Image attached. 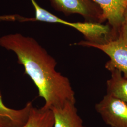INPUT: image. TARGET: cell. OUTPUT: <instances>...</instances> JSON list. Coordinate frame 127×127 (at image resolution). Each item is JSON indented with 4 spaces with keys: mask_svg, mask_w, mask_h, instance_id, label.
Listing matches in <instances>:
<instances>
[{
    "mask_svg": "<svg viewBox=\"0 0 127 127\" xmlns=\"http://www.w3.org/2000/svg\"><path fill=\"white\" fill-rule=\"evenodd\" d=\"M0 46L17 55L18 63L37 88L39 96L45 101L43 107L51 109L67 102L76 103L69 79L56 70V60L34 38L9 34L0 38Z\"/></svg>",
    "mask_w": 127,
    "mask_h": 127,
    "instance_id": "1",
    "label": "cell"
},
{
    "mask_svg": "<svg viewBox=\"0 0 127 127\" xmlns=\"http://www.w3.org/2000/svg\"><path fill=\"white\" fill-rule=\"evenodd\" d=\"M42 21L50 23H59L73 27L83 35L85 41L91 43L104 44L116 40L118 37L114 33L108 24L89 22H70L47 11Z\"/></svg>",
    "mask_w": 127,
    "mask_h": 127,
    "instance_id": "2",
    "label": "cell"
},
{
    "mask_svg": "<svg viewBox=\"0 0 127 127\" xmlns=\"http://www.w3.org/2000/svg\"><path fill=\"white\" fill-rule=\"evenodd\" d=\"M74 44L101 50L110 58L105 64V68L108 71L117 69L127 78V39L122 32H120L116 40L104 44H93L86 41H80Z\"/></svg>",
    "mask_w": 127,
    "mask_h": 127,
    "instance_id": "3",
    "label": "cell"
},
{
    "mask_svg": "<svg viewBox=\"0 0 127 127\" xmlns=\"http://www.w3.org/2000/svg\"><path fill=\"white\" fill-rule=\"evenodd\" d=\"M52 8L66 16L80 15L85 21L102 24L106 21L100 6L93 0H50Z\"/></svg>",
    "mask_w": 127,
    "mask_h": 127,
    "instance_id": "4",
    "label": "cell"
},
{
    "mask_svg": "<svg viewBox=\"0 0 127 127\" xmlns=\"http://www.w3.org/2000/svg\"><path fill=\"white\" fill-rule=\"evenodd\" d=\"M96 111L104 123L111 127H127V104L106 94L95 105Z\"/></svg>",
    "mask_w": 127,
    "mask_h": 127,
    "instance_id": "5",
    "label": "cell"
},
{
    "mask_svg": "<svg viewBox=\"0 0 127 127\" xmlns=\"http://www.w3.org/2000/svg\"><path fill=\"white\" fill-rule=\"evenodd\" d=\"M103 10L107 24L119 36L123 21V14L127 0H93Z\"/></svg>",
    "mask_w": 127,
    "mask_h": 127,
    "instance_id": "6",
    "label": "cell"
},
{
    "mask_svg": "<svg viewBox=\"0 0 127 127\" xmlns=\"http://www.w3.org/2000/svg\"><path fill=\"white\" fill-rule=\"evenodd\" d=\"M32 106L29 102L22 109L9 108L4 104L0 91V127H23Z\"/></svg>",
    "mask_w": 127,
    "mask_h": 127,
    "instance_id": "7",
    "label": "cell"
},
{
    "mask_svg": "<svg viewBox=\"0 0 127 127\" xmlns=\"http://www.w3.org/2000/svg\"><path fill=\"white\" fill-rule=\"evenodd\" d=\"M54 114V127H86L78 114L75 103L67 102L62 107L51 109Z\"/></svg>",
    "mask_w": 127,
    "mask_h": 127,
    "instance_id": "8",
    "label": "cell"
},
{
    "mask_svg": "<svg viewBox=\"0 0 127 127\" xmlns=\"http://www.w3.org/2000/svg\"><path fill=\"white\" fill-rule=\"evenodd\" d=\"M111 78L106 82V94L111 95L127 104V78L116 69L109 71Z\"/></svg>",
    "mask_w": 127,
    "mask_h": 127,
    "instance_id": "9",
    "label": "cell"
},
{
    "mask_svg": "<svg viewBox=\"0 0 127 127\" xmlns=\"http://www.w3.org/2000/svg\"><path fill=\"white\" fill-rule=\"evenodd\" d=\"M54 117L52 111L43 107L31 109L27 121L23 127H54Z\"/></svg>",
    "mask_w": 127,
    "mask_h": 127,
    "instance_id": "10",
    "label": "cell"
},
{
    "mask_svg": "<svg viewBox=\"0 0 127 127\" xmlns=\"http://www.w3.org/2000/svg\"><path fill=\"white\" fill-rule=\"evenodd\" d=\"M22 19V17L18 15H4V16H0V22L3 21H18L20 22Z\"/></svg>",
    "mask_w": 127,
    "mask_h": 127,
    "instance_id": "11",
    "label": "cell"
},
{
    "mask_svg": "<svg viewBox=\"0 0 127 127\" xmlns=\"http://www.w3.org/2000/svg\"><path fill=\"white\" fill-rule=\"evenodd\" d=\"M120 32L126 37L127 39V6L123 14V21Z\"/></svg>",
    "mask_w": 127,
    "mask_h": 127,
    "instance_id": "12",
    "label": "cell"
}]
</instances>
